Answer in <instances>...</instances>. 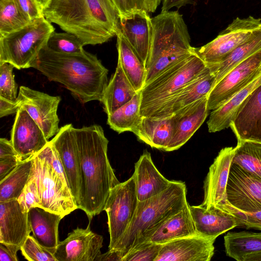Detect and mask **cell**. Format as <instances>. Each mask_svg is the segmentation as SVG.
Wrapping results in <instances>:
<instances>
[{"label":"cell","mask_w":261,"mask_h":261,"mask_svg":"<svg viewBox=\"0 0 261 261\" xmlns=\"http://www.w3.org/2000/svg\"><path fill=\"white\" fill-rule=\"evenodd\" d=\"M74 129L82 176L77 207L91 220L104 211L111 190L120 182L108 157L109 141L101 126L92 125Z\"/></svg>","instance_id":"6da1fadb"},{"label":"cell","mask_w":261,"mask_h":261,"mask_svg":"<svg viewBox=\"0 0 261 261\" xmlns=\"http://www.w3.org/2000/svg\"><path fill=\"white\" fill-rule=\"evenodd\" d=\"M42 14L84 46L102 44L120 31V13L113 0H51Z\"/></svg>","instance_id":"7a4b0ae2"},{"label":"cell","mask_w":261,"mask_h":261,"mask_svg":"<svg viewBox=\"0 0 261 261\" xmlns=\"http://www.w3.org/2000/svg\"><path fill=\"white\" fill-rule=\"evenodd\" d=\"M31 67L50 81L60 83L83 103L100 101L108 84V70L96 55L83 50L66 54L54 51L46 45Z\"/></svg>","instance_id":"3957f363"},{"label":"cell","mask_w":261,"mask_h":261,"mask_svg":"<svg viewBox=\"0 0 261 261\" xmlns=\"http://www.w3.org/2000/svg\"><path fill=\"white\" fill-rule=\"evenodd\" d=\"M151 22L152 38L146 65L145 85L193 53L187 26L178 11L161 12L151 18Z\"/></svg>","instance_id":"277c9868"},{"label":"cell","mask_w":261,"mask_h":261,"mask_svg":"<svg viewBox=\"0 0 261 261\" xmlns=\"http://www.w3.org/2000/svg\"><path fill=\"white\" fill-rule=\"evenodd\" d=\"M188 203L185 183L171 180L161 193L138 201L129 226L113 250L118 251L123 258L137 245L146 230L178 212Z\"/></svg>","instance_id":"5b68a950"},{"label":"cell","mask_w":261,"mask_h":261,"mask_svg":"<svg viewBox=\"0 0 261 261\" xmlns=\"http://www.w3.org/2000/svg\"><path fill=\"white\" fill-rule=\"evenodd\" d=\"M31 174L42 207L64 217L78 208L56 151L50 141L33 156Z\"/></svg>","instance_id":"8992f818"},{"label":"cell","mask_w":261,"mask_h":261,"mask_svg":"<svg viewBox=\"0 0 261 261\" xmlns=\"http://www.w3.org/2000/svg\"><path fill=\"white\" fill-rule=\"evenodd\" d=\"M207 67L193 51L165 69L140 91L141 116L147 117L168 98L198 77Z\"/></svg>","instance_id":"52a82bcc"},{"label":"cell","mask_w":261,"mask_h":261,"mask_svg":"<svg viewBox=\"0 0 261 261\" xmlns=\"http://www.w3.org/2000/svg\"><path fill=\"white\" fill-rule=\"evenodd\" d=\"M55 28L44 17L0 37V64L8 63L18 69L30 68Z\"/></svg>","instance_id":"ba28073f"},{"label":"cell","mask_w":261,"mask_h":261,"mask_svg":"<svg viewBox=\"0 0 261 261\" xmlns=\"http://www.w3.org/2000/svg\"><path fill=\"white\" fill-rule=\"evenodd\" d=\"M139 200L133 175L110 191L104 211L108 216L109 250H113L129 226Z\"/></svg>","instance_id":"9c48e42d"},{"label":"cell","mask_w":261,"mask_h":261,"mask_svg":"<svg viewBox=\"0 0 261 261\" xmlns=\"http://www.w3.org/2000/svg\"><path fill=\"white\" fill-rule=\"evenodd\" d=\"M260 25V18L237 17L214 39L201 47H193L192 50L207 66L219 63L249 39Z\"/></svg>","instance_id":"30bf717a"},{"label":"cell","mask_w":261,"mask_h":261,"mask_svg":"<svg viewBox=\"0 0 261 261\" xmlns=\"http://www.w3.org/2000/svg\"><path fill=\"white\" fill-rule=\"evenodd\" d=\"M61 100L60 96H51L22 86L15 102L18 109L22 108L28 113L48 140L60 129L57 111Z\"/></svg>","instance_id":"8fae6325"},{"label":"cell","mask_w":261,"mask_h":261,"mask_svg":"<svg viewBox=\"0 0 261 261\" xmlns=\"http://www.w3.org/2000/svg\"><path fill=\"white\" fill-rule=\"evenodd\" d=\"M261 71V49L239 64L215 84L207 96L214 110L228 101Z\"/></svg>","instance_id":"7c38bea8"},{"label":"cell","mask_w":261,"mask_h":261,"mask_svg":"<svg viewBox=\"0 0 261 261\" xmlns=\"http://www.w3.org/2000/svg\"><path fill=\"white\" fill-rule=\"evenodd\" d=\"M74 128L71 124L61 127L49 141L61 161L69 188L77 206L82 176L80 158Z\"/></svg>","instance_id":"4fadbf2b"},{"label":"cell","mask_w":261,"mask_h":261,"mask_svg":"<svg viewBox=\"0 0 261 261\" xmlns=\"http://www.w3.org/2000/svg\"><path fill=\"white\" fill-rule=\"evenodd\" d=\"M226 191L227 202L233 207L247 212L261 210V179L233 163Z\"/></svg>","instance_id":"5bb4252c"},{"label":"cell","mask_w":261,"mask_h":261,"mask_svg":"<svg viewBox=\"0 0 261 261\" xmlns=\"http://www.w3.org/2000/svg\"><path fill=\"white\" fill-rule=\"evenodd\" d=\"M90 221L86 228L77 227L59 242L54 253L57 261H95L101 254L103 237L91 231Z\"/></svg>","instance_id":"9a60e30c"},{"label":"cell","mask_w":261,"mask_h":261,"mask_svg":"<svg viewBox=\"0 0 261 261\" xmlns=\"http://www.w3.org/2000/svg\"><path fill=\"white\" fill-rule=\"evenodd\" d=\"M236 147L222 148L209 168L203 185L204 198L200 204L206 209L225 203L227 186Z\"/></svg>","instance_id":"2e32d148"},{"label":"cell","mask_w":261,"mask_h":261,"mask_svg":"<svg viewBox=\"0 0 261 261\" xmlns=\"http://www.w3.org/2000/svg\"><path fill=\"white\" fill-rule=\"evenodd\" d=\"M216 239L196 234L163 244L154 261H210Z\"/></svg>","instance_id":"e0dca14e"},{"label":"cell","mask_w":261,"mask_h":261,"mask_svg":"<svg viewBox=\"0 0 261 261\" xmlns=\"http://www.w3.org/2000/svg\"><path fill=\"white\" fill-rule=\"evenodd\" d=\"M216 83V76L207 66L198 77L168 98L147 117L154 118L170 117L179 110L207 96Z\"/></svg>","instance_id":"ac0fdd59"},{"label":"cell","mask_w":261,"mask_h":261,"mask_svg":"<svg viewBox=\"0 0 261 261\" xmlns=\"http://www.w3.org/2000/svg\"><path fill=\"white\" fill-rule=\"evenodd\" d=\"M10 141L23 160L38 153L49 142L39 125L22 108L16 113Z\"/></svg>","instance_id":"d6986e66"},{"label":"cell","mask_w":261,"mask_h":261,"mask_svg":"<svg viewBox=\"0 0 261 261\" xmlns=\"http://www.w3.org/2000/svg\"><path fill=\"white\" fill-rule=\"evenodd\" d=\"M148 13L144 9H136L120 18V32L145 66L152 38L151 18Z\"/></svg>","instance_id":"ffe728a7"},{"label":"cell","mask_w":261,"mask_h":261,"mask_svg":"<svg viewBox=\"0 0 261 261\" xmlns=\"http://www.w3.org/2000/svg\"><path fill=\"white\" fill-rule=\"evenodd\" d=\"M207 96L203 97L175 112L172 116L174 128L166 151L177 150L192 137L206 119Z\"/></svg>","instance_id":"44dd1931"},{"label":"cell","mask_w":261,"mask_h":261,"mask_svg":"<svg viewBox=\"0 0 261 261\" xmlns=\"http://www.w3.org/2000/svg\"><path fill=\"white\" fill-rule=\"evenodd\" d=\"M229 127L238 141L261 143V85L243 102Z\"/></svg>","instance_id":"7402d4cb"},{"label":"cell","mask_w":261,"mask_h":261,"mask_svg":"<svg viewBox=\"0 0 261 261\" xmlns=\"http://www.w3.org/2000/svg\"><path fill=\"white\" fill-rule=\"evenodd\" d=\"M32 232L17 199L0 202V243L19 248Z\"/></svg>","instance_id":"603a6c76"},{"label":"cell","mask_w":261,"mask_h":261,"mask_svg":"<svg viewBox=\"0 0 261 261\" xmlns=\"http://www.w3.org/2000/svg\"><path fill=\"white\" fill-rule=\"evenodd\" d=\"M196 234L188 203L178 212L146 230L137 245L144 242L164 244L175 239Z\"/></svg>","instance_id":"cb8c5ba5"},{"label":"cell","mask_w":261,"mask_h":261,"mask_svg":"<svg viewBox=\"0 0 261 261\" xmlns=\"http://www.w3.org/2000/svg\"><path fill=\"white\" fill-rule=\"evenodd\" d=\"M134 176L139 201L155 196L166 190L171 180L167 179L154 165L150 153L144 150L135 164Z\"/></svg>","instance_id":"d4e9b609"},{"label":"cell","mask_w":261,"mask_h":261,"mask_svg":"<svg viewBox=\"0 0 261 261\" xmlns=\"http://www.w3.org/2000/svg\"><path fill=\"white\" fill-rule=\"evenodd\" d=\"M189 208L197 233L216 239L219 236L239 226L230 213L216 206L206 209L201 205Z\"/></svg>","instance_id":"484cf974"},{"label":"cell","mask_w":261,"mask_h":261,"mask_svg":"<svg viewBox=\"0 0 261 261\" xmlns=\"http://www.w3.org/2000/svg\"><path fill=\"white\" fill-rule=\"evenodd\" d=\"M28 215L33 236L42 246L54 254L60 242L59 225L64 216L40 206L32 207Z\"/></svg>","instance_id":"4316f807"},{"label":"cell","mask_w":261,"mask_h":261,"mask_svg":"<svg viewBox=\"0 0 261 261\" xmlns=\"http://www.w3.org/2000/svg\"><path fill=\"white\" fill-rule=\"evenodd\" d=\"M261 85V71L223 105L212 110L207 122L210 133L219 132L230 126L245 100Z\"/></svg>","instance_id":"83f0119b"},{"label":"cell","mask_w":261,"mask_h":261,"mask_svg":"<svg viewBox=\"0 0 261 261\" xmlns=\"http://www.w3.org/2000/svg\"><path fill=\"white\" fill-rule=\"evenodd\" d=\"M173 128L172 116L163 118L142 116L140 123L132 132L140 141L152 148L166 151Z\"/></svg>","instance_id":"f1b7e54d"},{"label":"cell","mask_w":261,"mask_h":261,"mask_svg":"<svg viewBox=\"0 0 261 261\" xmlns=\"http://www.w3.org/2000/svg\"><path fill=\"white\" fill-rule=\"evenodd\" d=\"M138 93L126 76L118 61L114 73L108 83L101 100L109 115L130 101Z\"/></svg>","instance_id":"f546056e"},{"label":"cell","mask_w":261,"mask_h":261,"mask_svg":"<svg viewBox=\"0 0 261 261\" xmlns=\"http://www.w3.org/2000/svg\"><path fill=\"white\" fill-rule=\"evenodd\" d=\"M116 36L118 61L136 91L139 92L145 85L146 66L120 31Z\"/></svg>","instance_id":"4dcf8cb0"},{"label":"cell","mask_w":261,"mask_h":261,"mask_svg":"<svg viewBox=\"0 0 261 261\" xmlns=\"http://www.w3.org/2000/svg\"><path fill=\"white\" fill-rule=\"evenodd\" d=\"M260 49L261 25L249 39L235 48L221 62L207 66L215 75L216 83L239 64Z\"/></svg>","instance_id":"1f68e13d"},{"label":"cell","mask_w":261,"mask_h":261,"mask_svg":"<svg viewBox=\"0 0 261 261\" xmlns=\"http://www.w3.org/2000/svg\"><path fill=\"white\" fill-rule=\"evenodd\" d=\"M224 241L226 255L238 261L261 252V232H230L224 236Z\"/></svg>","instance_id":"d6a6232c"},{"label":"cell","mask_w":261,"mask_h":261,"mask_svg":"<svg viewBox=\"0 0 261 261\" xmlns=\"http://www.w3.org/2000/svg\"><path fill=\"white\" fill-rule=\"evenodd\" d=\"M140 111L141 94L139 91L130 101L108 115L107 124L118 134L126 131L132 132L142 120Z\"/></svg>","instance_id":"836d02e7"},{"label":"cell","mask_w":261,"mask_h":261,"mask_svg":"<svg viewBox=\"0 0 261 261\" xmlns=\"http://www.w3.org/2000/svg\"><path fill=\"white\" fill-rule=\"evenodd\" d=\"M33 156L22 160L16 168L0 181V202L19 197L31 172Z\"/></svg>","instance_id":"e575fe53"},{"label":"cell","mask_w":261,"mask_h":261,"mask_svg":"<svg viewBox=\"0 0 261 261\" xmlns=\"http://www.w3.org/2000/svg\"><path fill=\"white\" fill-rule=\"evenodd\" d=\"M232 163L261 179V143L238 141Z\"/></svg>","instance_id":"d590c367"},{"label":"cell","mask_w":261,"mask_h":261,"mask_svg":"<svg viewBox=\"0 0 261 261\" xmlns=\"http://www.w3.org/2000/svg\"><path fill=\"white\" fill-rule=\"evenodd\" d=\"M32 21L15 0H0V37L18 30Z\"/></svg>","instance_id":"8d00e7d4"},{"label":"cell","mask_w":261,"mask_h":261,"mask_svg":"<svg viewBox=\"0 0 261 261\" xmlns=\"http://www.w3.org/2000/svg\"><path fill=\"white\" fill-rule=\"evenodd\" d=\"M46 46L54 51L66 54L80 53L84 50L81 41L73 34L67 32L52 33Z\"/></svg>","instance_id":"74e56055"},{"label":"cell","mask_w":261,"mask_h":261,"mask_svg":"<svg viewBox=\"0 0 261 261\" xmlns=\"http://www.w3.org/2000/svg\"><path fill=\"white\" fill-rule=\"evenodd\" d=\"M8 63L0 64V97L15 101L18 96L17 85L15 81L13 68Z\"/></svg>","instance_id":"f35d334b"},{"label":"cell","mask_w":261,"mask_h":261,"mask_svg":"<svg viewBox=\"0 0 261 261\" xmlns=\"http://www.w3.org/2000/svg\"><path fill=\"white\" fill-rule=\"evenodd\" d=\"M22 254L30 261H57L54 254L29 235L20 247Z\"/></svg>","instance_id":"ab89813d"},{"label":"cell","mask_w":261,"mask_h":261,"mask_svg":"<svg viewBox=\"0 0 261 261\" xmlns=\"http://www.w3.org/2000/svg\"><path fill=\"white\" fill-rule=\"evenodd\" d=\"M162 246L151 242L140 243L130 249L121 261H154Z\"/></svg>","instance_id":"60d3db41"},{"label":"cell","mask_w":261,"mask_h":261,"mask_svg":"<svg viewBox=\"0 0 261 261\" xmlns=\"http://www.w3.org/2000/svg\"><path fill=\"white\" fill-rule=\"evenodd\" d=\"M216 206L231 214L237 220L238 226L261 230V210L252 212H244L230 205L227 201Z\"/></svg>","instance_id":"b9f144b4"},{"label":"cell","mask_w":261,"mask_h":261,"mask_svg":"<svg viewBox=\"0 0 261 261\" xmlns=\"http://www.w3.org/2000/svg\"><path fill=\"white\" fill-rule=\"evenodd\" d=\"M22 211L24 213L34 206H42L38 187L33 176L30 174L29 180L17 198Z\"/></svg>","instance_id":"7bdbcfd3"},{"label":"cell","mask_w":261,"mask_h":261,"mask_svg":"<svg viewBox=\"0 0 261 261\" xmlns=\"http://www.w3.org/2000/svg\"><path fill=\"white\" fill-rule=\"evenodd\" d=\"M22 12L31 20L44 17L36 0H15Z\"/></svg>","instance_id":"ee69618b"},{"label":"cell","mask_w":261,"mask_h":261,"mask_svg":"<svg viewBox=\"0 0 261 261\" xmlns=\"http://www.w3.org/2000/svg\"><path fill=\"white\" fill-rule=\"evenodd\" d=\"M22 160L19 155L0 159V181L11 173Z\"/></svg>","instance_id":"f6af8a7d"},{"label":"cell","mask_w":261,"mask_h":261,"mask_svg":"<svg viewBox=\"0 0 261 261\" xmlns=\"http://www.w3.org/2000/svg\"><path fill=\"white\" fill-rule=\"evenodd\" d=\"M19 250L16 246L0 243V260L18 261L17 252Z\"/></svg>","instance_id":"bcb514c9"},{"label":"cell","mask_w":261,"mask_h":261,"mask_svg":"<svg viewBox=\"0 0 261 261\" xmlns=\"http://www.w3.org/2000/svg\"><path fill=\"white\" fill-rule=\"evenodd\" d=\"M18 110L16 102L0 97V117L16 113Z\"/></svg>","instance_id":"7dc6e473"},{"label":"cell","mask_w":261,"mask_h":261,"mask_svg":"<svg viewBox=\"0 0 261 261\" xmlns=\"http://www.w3.org/2000/svg\"><path fill=\"white\" fill-rule=\"evenodd\" d=\"M20 156L14 148L10 140L6 138L0 139V159Z\"/></svg>","instance_id":"c3c4849f"},{"label":"cell","mask_w":261,"mask_h":261,"mask_svg":"<svg viewBox=\"0 0 261 261\" xmlns=\"http://www.w3.org/2000/svg\"><path fill=\"white\" fill-rule=\"evenodd\" d=\"M193 3V0H163L161 12L169 11L173 7L180 8L187 4Z\"/></svg>","instance_id":"681fc988"},{"label":"cell","mask_w":261,"mask_h":261,"mask_svg":"<svg viewBox=\"0 0 261 261\" xmlns=\"http://www.w3.org/2000/svg\"><path fill=\"white\" fill-rule=\"evenodd\" d=\"M121 15L128 13L137 9L133 0H113Z\"/></svg>","instance_id":"f907efd6"},{"label":"cell","mask_w":261,"mask_h":261,"mask_svg":"<svg viewBox=\"0 0 261 261\" xmlns=\"http://www.w3.org/2000/svg\"><path fill=\"white\" fill-rule=\"evenodd\" d=\"M122 256L118 251L115 250H109L107 252L101 254L98 256L95 261L105 260H119L121 261Z\"/></svg>","instance_id":"816d5d0a"},{"label":"cell","mask_w":261,"mask_h":261,"mask_svg":"<svg viewBox=\"0 0 261 261\" xmlns=\"http://www.w3.org/2000/svg\"><path fill=\"white\" fill-rule=\"evenodd\" d=\"M161 0H145L144 9L147 12H154L160 5Z\"/></svg>","instance_id":"f5cc1de1"},{"label":"cell","mask_w":261,"mask_h":261,"mask_svg":"<svg viewBox=\"0 0 261 261\" xmlns=\"http://www.w3.org/2000/svg\"><path fill=\"white\" fill-rule=\"evenodd\" d=\"M242 261H261V252L245 256Z\"/></svg>","instance_id":"db71d44e"},{"label":"cell","mask_w":261,"mask_h":261,"mask_svg":"<svg viewBox=\"0 0 261 261\" xmlns=\"http://www.w3.org/2000/svg\"><path fill=\"white\" fill-rule=\"evenodd\" d=\"M137 9H144L145 0H133Z\"/></svg>","instance_id":"11a10c76"},{"label":"cell","mask_w":261,"mask_h":261,"mask_svg":"<svg viewBox=\"0 0 261 261\" xmlns=\"http://www.w3.org/2000/svg\"><path fill=\"white\" fill-rule=\"evenodd\" d=\"M51 1V0H36L42 9L45 8Z\"/></svg>","instance_id":"9f6ffc18"}]
</instances>
